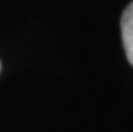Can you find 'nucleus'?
<instances>
[{"mask_svg": "<svg viewBox=\"0 0 133 132\" xmlns=\"http://www.w3.org/2000/svg\"><path fill=\"white\" fill-rule=\"evenodd\" d=\"M121 35L127 58L133 65V2L125 8L121 16Z\"/></svg>", "mask_w": 133, "mask_h": 132, "instance_id": "obj_1", "label": "nucleus"}, {"mask_svg": "<svg viewBox=\"0 0 133 132\" xmlns=\"http://www.w3.org/2000/svg\"><path fill=\"white\" fill-rule=\"evenodd\" d=\"M0 67H2V66H0Z\"/></svg>", "mask_w": 133, "mask_h": 132, "instance_id": "obj_2", "label": "nucleus"}]
</instances>
